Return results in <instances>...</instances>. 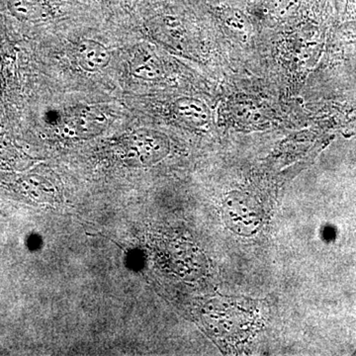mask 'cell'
Masks as SVG:
<instances>
[{
    "mask_svg": "<svg viewBox=\"0 0 356 356\" xmlns=\"http://www.w3.org/2000/svg\"><path fill=\"white\" fill-rule=\"evenodd\" d=\"M67 128L79 137H90L102 132L109 123L102 109L95 106H81L72 109L65 118Z\"/></svg>",
    "mask_w": 356,
    "mask_h": 356,
    "instance_id": "cell-3",
    "label": "cell"
},
{
    "mask_svg": "<svg viewBox=\"0 0 356 356\" xmlns=\"http://www.w3.org/2000/svg\"><path fill=\"white\" fill-rule=\"evenodd\" d=\"M224 217L233 231L241 235H250L254 233L261 222V207L250 196L234 194L225 202Z\"/></svg>",
    "mask_w": 356,
    "mask_h": 356,
    "instance_id": "cell-1",
    "label": "cell"
},
{
    "mask_svg": "<svg viewBox=\"0 0 356 356\" xmlns=\"http://www.w3.org/2000/svg\"><path fill=\"white\" fill-rule=\"evenodd\" d=\"M74 57L79 67L88 72H100L108 67L111 60L108 49L92 40H84L77 44Z\"/></svg>",
    "mask_w": 356,
    "mask_h": 356,
    "instance_id": "cell-4",
    "label": "cell"
},
{
    "mask_svg": "<svg viewBox=\"0 0 356 356\" xmlns=\"http://www.w3.org/2000/svg\"><path fill=\"white\" fill-rule=\"evenodd\" d=\"M131 154L142 163H153L165 158L170 143L163 134L153 130H140L131 136L128 143Z\"/></svg>",
    "mask_w": 356,
    "mask_h": 356,
    "instance_id": "cell-2",
    "label": "cell"
},
{
    "mask_svg": "<svg viewBox=\"0 0 356 356\" xmlns=\"http://www.w3.org/2000/svg\"><path fill=\"white\" fill-rule=\"evenodd\" d=\"M10 8L16 15L24 19H42L49 15L44 0H10Z\"/></svg>",
    "mask_w": 356,
    "mask_h": 356,
    "instance_id": "cell-7",
    "label": "cell"
},
{
    "mask_svg": "<svg viewBox=\"0 0 356 356\" xmlns=\"http://www.w3.org/2000/svg\"><path fill=\"white\" fill-rule=\"evenodd\" d=\"M173 112L178 119L196 127L210 121L211 112L207 105L193 97L178 98L173 104Z\"/></svg>",
    "mask_w": 356,
    "mask_h": 356,
    "instance_id": "cell-5",
    "label": "cell"
},
{
    "mask_svg": "<svg viewBox=\"0 0 356 356\" xmlns=\"http://www.w3.org/2000/svg\"><path fill=\"white\" fill-rule=\"evenodd\" d=\"M132 70L133 74L144 79H156L161 74L159 60L146 50H140L134 55Z\"/></svg>",
    "mask_w": 356,
    "mask_h": 356,
    "instance_id": "cell-6",
    "label": "cell"
}]
</instances>
